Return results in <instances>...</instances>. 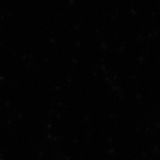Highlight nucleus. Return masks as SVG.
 <instances>
[]
</instances>
